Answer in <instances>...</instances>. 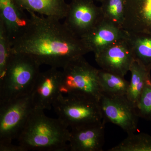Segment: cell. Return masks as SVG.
<instances>
[{"label":"cell","mask_w":151,"mask_h":151,"mask_svg":"<svg viewBox=\"0 0 151 151\" xmlns=\"http://www.w3.org/2000/svg\"><path fill=\"white\" fill-rule=\"evenodd\" d=\"M134 59L151 71V33L128 32Z\"/></svg>","instance_id":"17"},{"label":"cell","mask_w":151,"mask_h":151,"mask_svg":"<svg viewBox=\"0 0 151 151\" xmlns=\"http://www.w3.org/2000/svg\"><path fill=\"white\" fill-rule=\"evenodd\" d=\"M52 107L58 118L70 128L103 120L100 102L90 97L60 93Z\"/></svg>","instance_id":"5"},{"label":"cell","mask_w":151,"mask_h":151,"mask_svg":"<svg viewBox=\"0 0 151 151\" xmlns=\"http://www.w3.org/2000/svg\"><path fill=\"white\" fill-rule=\"evenodd\" d=\"M139 118L151 121V78L146 84L137 105Z\"/></svg>","instance_id":"22"},{"label":"cell","mask_w":151,"mask_h":151,"mask_svg":"<svg viewBox=\"0 0 151 151\" xmlns=\"http://www.w3.org/2000/svg\"><path fill=\"white\" fill-rule=\"evenodd\" d=\"M100 104L103 119L117 125L127 134L137 130L139 118L137 108L126 96H111L103 94Z\"/></svg>","instance_id":"7"},{"label":"cell","mask_w":151,"mask_h":151,"mask_svg":"<svg viewBox=\"0 0 151 151\" xmlns=\"http://www.w3.org/2000/svg\"><path fill=\"white\" fill-rule=\"evenodd\" d=\"M61 71L50 67L40 72L34 84L31 97L34 108L37 110H50L60 93Z\"/></svg>","instance_id":"10"},{"label":"cell","mask_w":151,"mask_h":151,"mask_svg":"<svg viewBox=\"0 0 151 151\" xmlns=\"http://www.w3.org/2000/svg\"><path fill=\"white\" fill-rule=\"evenodd\" d=\"M129 33L122 28L103 18L81 38L89 52H99L117 41L127 38Z\"/></svg>","instance_id":"12"},{"label":"cell","mask_w":151,"mask_h":151,"mask_svg":"<svg viewBox=\"0 0 151 151\" xmlns=\"http://www.w3.org/2000/svg\"><path fill=\"white\" fill-rule=\"evenodd\" d=\"M12 53V41L0 21V79L4 75Z\"/></svg>","instance_id":"21"},{"label":"cell","mask_w":151,"mask_h":151,"mask_svg":"<svg viewBox=\"0 0 151 151\" xmlns=\"http://www.w3.org/2000/svg\"><path fill=\"white\" fill-rule=\"evenodd\" d=\"M29 20L23 32L12 42L13 52L29 55L40 65L62 68L89 52L81 38L60 20L28 12Z\"/></svg>","instance_id":"1"},{"label":"cell","mask_w":151,"mask_h":151,"mask_svg":"<svg viewBox=\"0 0 151 151\" xmlns=\"http://www.w3.org/2000/svg\"><path fill=\"white\" fill-rule=\"evenodd\" d=\"M0 151H24L19 145H15L13 143L0 145Z\"/></svg>","instance_id":"23"},{"label":"cell","mask_w":151,"mask_h":151,"mask_svg":"<svg viewBox=\"0 0 151 151\" xmlns=\"http://www.w3.org/2000/svg\"><path fill=\"white\" fill-rule=\"evenodd\" d=\"M94 54L101 69L124 77L129 71L134 59L128 37L117 41Z\"/></svg>","instance_id":"9"},{"label":"cell","mask_w":151,"mask_h":151,"mask_svg":"<svg viewBox=\"0 0 151 151\" xmlns=\"http://www.w3.org/2000/svg\"><path fill=\"white\" fill-rule=\"evenodd\" d=\"M123 28L129 33H151V0H124Z\"/></svg>","instance_id":"13"},{"label":"cell","mask_w":151,"mask_h":151,"mask_svg":"<svg viewBox=\"0 0 151 151\" xmlns=\"http://www.w3.org/2000/svg\"><path fill=\"white\" fill-rule=\"evenodd\" d=\"M34 109L30 94L0 104V145L17 139Z\"/></svg>","instance_id":"6"},{"label":"cell","mask_w":151,"mask_h":151,"mask_svg":"<svg viewBox=\"0 0 151 151\" xmlns=\"http://www.w3.org/2000/svg\"><path fill=\"white\" fill-rule=\"evenodd\" d=\"M106 121L73 127L70 131L69 151H102Z\"/></svg>","instance_id":"11"},{"label":"cell","mask_w":151,"mask_h":151,"mask_svg":"<svg viewBox=\"0 0 151 151\" xmlns=\"http://www.w3.org/2000/svg\"><path fill=\"white\" fill-rule=\"evenodd\" d=\"M108 151H151V136L145 133L129 134Z\"/></svg>","instance_id":"19"},{"label":"cell","mask_w":151,"mask_h":151,"mask_svg":"<svg viewBox=\"0 0 151 151\" xmlns=\"http://www.w3.org/2000/svg\"><path fill=\"white\" fill-rule=\"evenodd\" d=\"M40 65L29 55L13 52L0 79V104L30 94Z\"/></svg>","instance_id":"3"},{"label":"cell","mask_w":151,"mask_h":151,"mask_svg":"<svg viewBox=\"0 0 151 151\" xmlns=\"http://www.w3.org/2000/svg\"><path fill=\"white\" fill-rule=\"evenodd\" d=\"M98 76L103 94L111 96H126L129 82L124 76L99 69Z\"/></svg>","instance_id":"18"},{"label":"cell","mask_w":151,"mask_h":151,"mask_svg":"<svg viewBox=\"0 0 151 151\" xmlns=\"http://www.w3.org/2000/svg\"><path fill=\"white\" fill-rule=\"evenodd\" d=\"M29 20V17L13 0H0V21L4 24L12 42L23 32Z\"/></svg>","instance_id":"14"},{"label":"cell","mask_w":151,"mask_h":151,"mask_svg":"<svg viewBox=\"0 0 151 151\" xmlns=\"http://www.w3.org/2000/svg\"><path fill=\"white\" fill-rule=\"evenodd\" d=\"M44 111L34 109L17 139L18 145L24 151H69L68 127Z\"/></svg>","instance_id":"2"},{"label":"cell","mask_w":151,"mask_h":151,"mask_svg":"<svg viewBox=\"0 0 151 151\" xmlns=\"http://www.w3.org/2000/svg\"><path fill=\"white\" fill-rule=\"evenodd\" d=\"M103 18L100 6L93 0H71L63 24L81 38L93 29Z\"/></svg>","instance_id":"8"},{"label":"cell","mask_w":151,"mask_h":151,"mask_svg":"<svg viewBox=\"0 0 151 151\" xmlns=\"http://www.w3.org/2000/svg\"><path fill=\"white\" fill-rule=\"evenodd\" d=\"M61 71L60 93L64 95H80L100 102L102 93L97 69L83 56L73 60Z\"/></svg>","instance_id":"4"},{"label":"cell","mask_w":151,"mask_h":151,"mask_svg":"<svg viewBox=\"0 0 151 151\" xmlns=\"http://www.w3.org/2000/svg\"><path fill=\"white\" fill-rule=\"evenodd\" d=\"M101 3L100 7L103 18L123 28L125 14L124 0H103Z\"/></svg>","instance_id":"20"},{"label":"cell","mask_w":151,"mask_h":151,"mask_svg":"<svg viewBox=\"0 0 151 151\" xmlns=\"http://www.w3.org/2000/svg\"><path fill=\"white\" fill-rule=\"evenodd\" d=\"M22 10L61 20L65 19L68 4L65 0H13Z\"/></svg>","instance_id":"15"},{"label":"cell","mask_w":151,"mask_h":151,"mask_svg":"<svg viewBox=\"0 0 151 151\" xmlns=\"http://www.w3.org/2000/svg\"><path fill=\"white\" fill-rule=\"evenodd\" d=\"M93 1H97L100 2L101 3L103 0H93Z\"/></svg>","instance_id":"24"},{"label":"cell","mask_w":151,"mask_h":151,"mask_svg":"<svg viewBox=\"0 0 151 151\" xmlns=\"http://www.w3.org/2000/svg\"><path fill=\"white\" fill-rule=\"evenodd\" d=\"M129 71L131 79L126 97L137 108L144 88L151 78V70L134 59L131 64Z\"/></svg>","instance_id":"16"}]
</instances>
